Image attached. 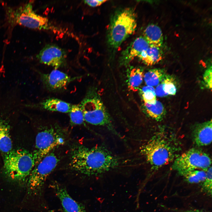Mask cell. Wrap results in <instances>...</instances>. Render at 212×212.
Masks as SVG:
<instances>
[{"label": "cell", "instance_id": "obj_8", "mask_svg": "<svg viewBox=\"0 0 212 212\" xmlns=\"http://www.w3.org/2000/svg\"><path fill=\"white\" fill-rule=\"evenodd\" d=\"M8 15L9 21L34 29H48L47 18L36 14L33 9L32 2L21 6L15 9H9Z\"/></svg>", "mask_w": 212, "mask_h": 212}, {"label": "cell", "instance_id": "obj_1", "mask_svg": "<svg viewBox=\"0 0 212 212\" xmlns=\"http://www.w3.org/2000/svg\"><path fill=\"white\" fill-rule=\"evenodd\" d=\"M120 159L105 147L89 148L83 145L73 146L70 151L71 169L89 176L97 175L117 167Z\"/></svg>", "mask_w": 212, "mask_h": 212}, {"label": "cell", "instance_id": "obj_21", "mask_svg": "<svg viewBox=\"0 0 212 212\" xmlns=\"http://www.w3.org/2000/svg\"><path fill=\"white\" fill-rule=\"evenodd\" d=\"M143 73L140 68H136L132 69L129 75L127 85L129 89L133 92H136L142 83Z\"/></svg>", "mask_w": 212, "mask_h": 212}, {"label": "cell", "instance_id": "obj_30", "mask_svg": "<svg viewBox=\"0 0 212 212\" xmlns=\"http://www.w3.org/2000/svg\"><path fill=\"white\" fill-rule=\"evenodd\" d=\"M196 212H204L203 211H197Z\"/></svg>", "mask_w": 212, "mask_h": 212}, {"label": "cell", "instance_id": "obj_7", "mask_svg": "<svg viewBox=\"0 0 212 212\" xmlns=\"http://www.w3.org/2000/svg\"><path fill=\"white\" fill-rule=\"evenodd\" d=\"M211 164V159L207 154L193 148L179 155L175 160L172 168L178 173L194 170L206 171Z\"/></svg>", "mask_w": 212, "mask_h": 212}, {"label": "cell", "instance_id": "obj_12", "mask_svg": "<svg viewBox=\"0 0 212 212\" xmlns=\"http://www.w3.org/2000/svg\"><path fill=\"white\" fill-rule=\"evenodd\" d=\"M51 186L59 199L64 212H86L84 206L74 200L65 187L57 182H53Z\"/></svg>", "mask_w": 212, "mask_h": 212}, {"label": "cell", "instance_id": "obj_14", "mask_svg": "<svg viewBox=\"0 0 212 212\" xmlns=\"http://www.w3.org/2000/svg\"><path fill=\"white\" fill-rule=\"evenodd\" d=\"M192 135L194 143L198 146L210 145L212 140V120L196 125L193 129Z\"/></svg>", "mask_w": 212, "mask_h": 212}, {"label": "cell", "instance_id": "obj_6", "mask_svg": "<svg viewBox=\"0 0 212 212\" xmlns=\"http://www.w3.org/2000/svg\"><path fill=\"white\" fill-rule=\"evenodd\" d=\"M59 160L54 153L50 152L34 166L27 178L29 193L34 196L42 195L47 178Z\"/></svg>", "mask_w": 212, "mask_h": 212}, {"label": "cell", "instance_id": "obj_26", "mask_svg": "<svg viewBox=\"0 0 212 212\" xmlns=\"http://www.w3.org/2000/svg\"><path fill=\"white\" fill-rule=\"evenodd\" d=\"M212 166H210L206 172L205 179L202 186L203 191L211 195L212 193Z\"/></svg>", "mask_w": 212, "mask_h": 212}, {"label": "cell", "instance_id": "obj_17", "mask_svg": "<svg viewBox=\"0 0 212 212\" xmlns=\"http://www.w3.org/2000/svg\"><path fill=\"white\" fill-rule=\"evenodd\" d=\"M138 57L145 64L152 66L161 60L162 58V51L160 47L150 45Z\"/></svg>", "mask_w": 212, "mask_h": 212}, {"label": "cell", "instance_id": "obj_9", "mask_svg": "<svg viewBox=\"0 0 212 212\" xmlns=\"http://www.w3.org/2000/svg\"><path fill=\"white\" fill-rule=\"evenodd\" d=\"M60 134L52 127L45 128L38 133L36 138L35 149L32 153L35 165L53 149L64 144V138Z\"/></svg>", "mask_w": 212, "mask_h": 212}, {"label": "cell", "instance_id": "obj_23", "mask_svg": "<svg viewBox=\"0 0 212 212\" xmlns=\"http://www.w3.org/2000/svg\"><path fill=\"white\" fill-rule=\"evenodd\" d=\"M69 114L71 125H81L85 121L83 111L80 104L72 105Z\"/></svg>", "mask_w": 212, "mask_h": 212}, {"label": "cell", "instance_id": "obj_15", "mask_svg": "<svg viewBox=\"0 0 212 212\" xmlns=\"http://www.w3.org/2000/svg\"><path fill=\"white\" fill-rule=\"evenodd\" d=\"M72 105L59 99L50 98L45 100L38 105H28L25 106L30 107L40 106L42 108L47 110L68 113Z\"/></svg>", "mask_w": 212, "mask_h": 212}, {"label": "cell", "instance_id": "obj_5", "mask_svg": "<svg viewBox=\"0 0 212 212\" xmlns=\"http://www.w3.org/2000/svg\"><path fill=\"white\" fill-rule=\"evenodd\" d=\"M79 104L85 121L92 125L106 126L110 130H114L110 115L94 90L87 92Z\"/></svg>", "mask_w": 212, "mask_h": 212}, {"label": "cell", "instance_id": "obj_20", "mask_svg": "<svg viewBox=\"0 0 212 212\" xmlns=\"http://www.w3.org/2000/svg\"><path fill=\"white\" fill-rule=\"evenodd\" d=\"M166 74L165 71L162 69H151L144 74V80L148 86H157L162 82Z\"/></svg>", "mask_w": 212, "mask_h": 212}, {"label": "cell", "instance_id": "obj_4", "mask_svg": "<svg viewBox=\"0 0 212 212\" xmlns=\"http://www.w3.org/2000/svg\"><path fill=\"white\" fill-rule=\"evenodd\" d=\"M35 165L32 153L26 149L12 150L5 154L4 168L12 180L22 182L28 178Z\"/></svg>", "mask_w": 212, "mask_h": 212}, {"label": "cell", "instance_id": "obj_31", "mask_svg": "<svg viewBox=\"0 0 212 212\" xmlns=\"http://www.w3.org/2000/svg\"><path fill=\"white\" fill-rule=\"evenodd\" d=\"M192 212V211H190V212Z\"/></svg>", "mask_w": 212, "mask_h": 212}, {"label": "cell", "instance_id": "obj_28", "mask_svg": "<svg viewBox=\"0 0 212 212\" xmlns=\"http://www.w3.org/2000/svg\"><path fill=\"white\" fill-rule=\"evenodd\" d=\"M107 1L105 0H85L84 3L92 7H96L100 6Z\"/></svg>", "mask_w": 212, "mask_h": 212}, {"label": "cell", "instance_id": "obj_13", "mask_svg": "<svg viewBox=\"0 0 212 212\" xmlns=\"http://www.w3.org/2000/svg\"><path fill=\"white\" fill-rule=\"evenodd\" d=\"M149 44L143 36L136 38L122 52L120 61L121 64H127L138 56L149 46Z\"/></svg>", "mask_w": 212, "mask_h": 212}, {"label": "cell", "instance_id": "obj_3", "mask_svg": "<svg viewBox=\"0 0 212 212\" xmlns=\"http://www.w3.org/2000/svg\"><path fill=\"white\" fill-rule=\"evenodd\" d=\"M134 9L126 7L116 11L111 16L106 34L108 51L114 54L123 42L133 34L137 27Z\"/></svg>", "mask_w": 212, "mask_h": 212}, {"label": "cell", "instance_id": "obj_11", "mask_svg": "<svg viewBox=\"0 0 212 212\" xmlns=\"http://www.w3.org/2000/svg\"><path fill=\"white\" fill-rule=\"evenodd\" d=\"M40 75L43 85L50 91L62 90L71 82L80 77H71L57 69H54L48 73H40Z\"/></svg>", "mask_w": 212, "mask_h": 212}, {"label": "cell", "instance_id": "obj_16", "mask_svg": "<svg viewBox=\"0 0 212 212\" xmlns=\"http://www.w3.org/2000/svg\"><path fill=\"white\" fill-rule=\"evenodd\" d=\"M10 127L7 122L0 119V153L6 154L12 150Z\"/></svg>", "mask_w": 212, "mask_h": 212}, {"label": "cell", "instance_id": "obj_29", "mask_svg": "<svg viewBox=\"0 0 212 212\" xmlns=\"http://www.w3.org/2000/svg\"><path fill=\"white\" fill-rule=\"evenodd\" d=\"M155 91L156 96H157L163 97L168 95L163 90L161 82L157 86Z\"/></svg>", "mask_w": 212, "mask_h": 212}, {"label": "cell", "instance_id": "obj_10", "mask_svg": "<svg viewBox=\"0 0 212 212\" xmlns=\"http://www.w3.org/2000/svg\"><path fill=\"white\" fill-rule=\"evenodd\" d=\"M66 57L65 51L54 44L46 45L36 56L40 62L51 66L54 69H57L64 64Z\"/></svg>", "mask_w": 212, "mask_h": 212}, {"label": "cell", "instance_id": "obj_25", "mask_svg": "<svg viewBox=\"0 0 212 212\" xmlns=\"http://www.w3.org/2000/svg\"><path fill=\"white\" fill-rule=\"evenodd\" d=\"M161 83L163 90L168 95L175 94L177 89L174 79L172 76L166 74Z\"/></svg>", "mask_w": 212, "mask_h": 212}, {"label": "cell", "instance_id": "obj_2", "mask_svg": "<svg viewBox=\"0 0 212 212\" xmlns=\"http://www.w3.org/2000/svg\"><path fill=\"white\" fill-rule=\"evenodd\" d=\"M180 149L174 137L162 130L155 133L141 151L152 168L157 170L174 160Z\"/></svg>", "mask_w": 212, "mask_h": 212}, {"label": "cell", "instance_id": "obj_18", "mask_svg": "<svg viewBox=\"0 0 212 212\" xmlns=\"http://www.w3.org/2000/svg\"><path fill=\"white\" fill-rule=\"evenodd\" d=\"M143 36L150 45L161 47L163 44V37L162 30L155 24L148 25L144 30Z\"/></svg>", "mask_w": 212, "mask_h": 212}, {"label": "cell", "instance_id": "obj_19", "mask_svg": "<svg viewBox=\"0 0 212 212\" xmlns=\"http://www.w3.org/2000/svg\"><path fill=\"white\" fill-rule=\"evenodd\" d=\"M144 107L147 114L157 121H161L166 114V110L162 103L157 100L155 104L144 103Z\"/></svg>", "mask_w": 212, "mask_h": 212}, {"label": "cell", "instance_id": "obj_27", "mask_svg": "<svg viewBox=\"0 0 212 212\" xmlns=\"http://www.w3.org/2000/svg\"><path fill=\"white\" fill-rule=\"evenodd\" d=\"M205 86L208 89L212 88V66L208 67L205 71L203 77Z\"/></svg>", "mask_w": 212, "mask_h": 212}, {"label": "cell", "instance_id": "obj_24", "mask_svg": "<svg viewBox=\"0 0 212 212\" xmlns=\"http://www.w3.org/2000/svg\"><path fill=\"white\" fill-rule=\"evenodd\" d=\"M140 92L144 103L155 104L157 101L156 96L154 88L146 86L140 89Z\"/></svg>", "mask_w": 212, "mask_h": 212}, {"label": "cell", "instance_id": "obj_22", "mask_svg": "<svg viewBox=\"0 0 212 212\" xmlns=\"http://www.w3.org/2000/svg\"><path fill=\"white\" fill-rule=\"evenodd\" d=\"M206 171L200 170H194L179 172L190 183H198L204 182L206 175Z\"/></svg>", "mask_w": 212, "mask_h": 212}]
</instances>
